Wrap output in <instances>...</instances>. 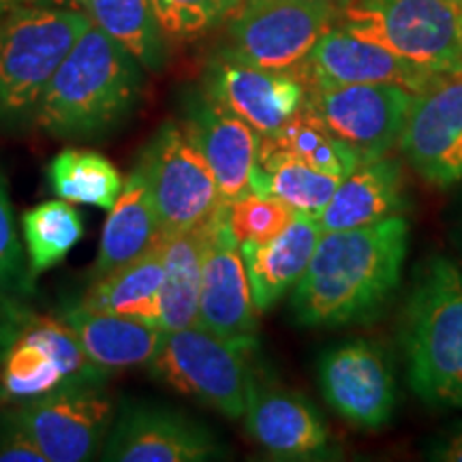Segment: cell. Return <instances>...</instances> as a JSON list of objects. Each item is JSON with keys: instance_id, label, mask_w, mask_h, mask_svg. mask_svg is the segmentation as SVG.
Listing matches in <instances>:
<instances>
[{"instance_id": "9a60e30c", "label": "cell", "mask_w": 462, "mask_h": 462, "mask_svg": "<svg viewBox=\"0 0 462 462\" xmlns=\"http://www.w3.org/2000/svg\"><path fill=\"white\" fill-rule=\"evenodd\" d=\"M227 201L210 217L199 291V326L217 337L257 343V306L242 259L240 245L227 221Z\"/></svg>"}, {"instance_id": "8fae6325", "label": "cell", "mask_w": 462, "mask_h": 462, "mask_svg": "<svg viewBox=\"0 0 462 462\" xmlns=\"http://www.w3.org/2000/svg\"><path fill=\"white\" fill-rule=\"evenodd\" d=\"M319 388L346 424L379 430L394 418L398 388L385 349L354 338L330 346L319 360Z\"/></svg>"}, {"instance_id": "cb8c5ba5", "label": "cell", "mask_w": 462, "mask_h": 462, "mask_svg": "<svg viewBox=\"0 0 462 462\" xmlns=\"http://www.w3.org/2000/svg\"><path fill=\"white\" fill-rule=\"evenodd\" d=\"M163 287H161V319L163 332L198 326L201 273L208 240H210V218L198 227L163 236Z\"/></svg>"}, {"instance_id": "f1b7e54d", "label": "cell", "mask_w": 462, "mask_h": 462, "mask_svg": "<svg viewBox=\"0 0 462 462\" xmlns=\"http://www.w3.org/2000/svg\"><path fill=\"white\" fill-rule=\"evenodd\" d=\"M22 234L26 240L28 274L34 279L56 268L71 253L82 240L84 221L71 201H45L22 215Z\"/></svg>"}, {"instance_id": "4dcf8cb0", "label": "cell", "mask_w": 462, "mask_h": 462, "mask_svg": "<svg viewBox=\"0 0 462 462\" xmlns=\"http://www.w3.org/2000/svg\"><path fill=\"white\" fill-rule=\"evenodd\" d=\"M242 0H150L167 39H195L229 20Z\"/></svg>"}, {"instance_id": "ffe728a7", "label": "cell", "mask_w": 462, "mask_h": 462, "mask_svg": "<svg viewBox=\"0 0 462 462\" xmlns=\"http://www.w3.org/2000/svg\"><path fill=\"white\" fill-rule=\"evenodd\" d=\"M62 319L73 328L90 362L106 374L150 366L165 337L159 326L84 304L69 306Z\"/></svg>"}, {"instance_id": "8992f818", "label": "cell", "mask_w": 462, "mask_h": 462, "mask_svg": "<svg viewBox=\"0 0 462 462\" xmlns=\"http://www.w3.org/2000/svg\"><path fill=\"white\" fill-rule=\"evenodd\" d=\"M257 343L217 337L204 326L165 332L150 374L229 420L246 413Z\"/></svg>"}, {"instance_id": "7c38bea8", "label": "cell", "mask_w": 462, "mask_h": 462, "mask_svg": "<svg viewBox=\"0 0 462 462\" xmlns=\"http://www.w3.org/2000/svg\"><path fill=\"white\" fill-rule=\"evenodd\" d=\"M225 456L215 432L176 409L152 402H125L103 443L112 462H201Z\"/></svg>"}, {"instance_id": "3957f363", "label": "cell", "mask_w": 462, "mask_h": 462, "mask_svg": "<svg viewBox=\"0 0 462 462\" xmlns=\"http://www.w3.org/2000/svg\"><path fill=\"white\" fill-rule=\"evenodd\" d=\"M407 377L430 407L462 409V273L448 257L421 265L404 309Z\"/></svg>"}, {"instance_id": "83f0119b", "label": "cell", "mask_w": 462, "mask_h": 462, "mask_svg": "<svg viewBox=\"0 0 462 462\" xmlns=\"http://www.w3.org/2000/svg\"><path fill=\"white\" fill-rule=\"evenodd\" d=\"M51 189L71 204H90L112 210L123 190V176L109 159L92 150H62L48 167Z\"/></svg>"}, {"instance_id": "8d00e7d4", "label": "cell", "mask_w": 462, "mask_h": 462, "mask_svg": "<svg viewBox=\"0 0 462 462\" xmlns=\"http://www.w3.org/2000/svg\"><path fill=\"white\" fill-rule=\"evenodd\" d=\"M17 5H20V0H0V15H5L7 11L17 7Z\"/></svg>"}, {"instance_id": "f546056e", "label": "cell", "mask_w": 462, "mask_h": 462, "mask_svg": "<svg viewBox=\"0 0 462 462\" xmlns=\"http://www.w3.org/2000/svg\"><path fill=\"white\" fill-rule=\"evenodd\" d=\"M263 137L291 157L304 161L306 165L323 173H330V176L345 178L360 165V159L354 150L345 146L306 106H302V109L291 120H287L279 131Z\"/></svg>"}, {"instance_id": "44dd1931", "label": "cell", "mask_w": 462, "mask_h": 462, "mask_svg": "<svg viewBox=\"0 0 462 462\" xmlns=\"http://www.w3.org/2000/svg\"><path fill=\"white\" fill-rule=\"evenodd\" d=\"M407 208L404 176L398 161L379 157L364 161L334 190L330 204L321 212L323 231L366 227L401 217Z\"/></svg>"}, {"instance_id": "484cf974", "label": "cell", "mask_w": 462, "mask_h": 462, "mask_svg": "<svg viewBox=\"0 0 462 462\" xmlns=\"http://www.w3.org/2000/svg\"><path fill=\"white\" fill-rule=\"evenodd\" d=\"M86 15L97 28L129 50L146 71H161L167 48L150 0H86Z\"/></svg>"}, {"instance_id": "5b68a950", "label": "cell", "mask_w": 462, "mask_h": 462, "mask_svg": "<svg viewBox=\"0 0 462 462\" xmlns=\"http://www.w3.org/2000/svg\"><path fill=\"white\" fill-rule=\"evenodd\" d=\"M338 22L439 78L462 75V9L449 0H345Z\"/></svg>"}, {"instance_id": "30bf717a", "label": "cell", "mask_w": 462, "mask_h": 462, "mask_svg": "<svg viewBox=\"0 0 462 462\" xmlns=\"http://www.w3.org/2000/svg\"><path fill=\"white\" fill-rule=\"evenodd\" d=\"M413 92L396 84L306 88L304 106L360 159L385 157L401 140Z\"/></svg>"}, {"instance_id": "e0dca14e", "label": "cell", "mask_w": 462, "mask_h": 462, "mask_svg": "<svg viewBox=\"0 0 462 462\" xmlns=\"http://www.w3.org/2000/svg\"><path fill=\"white\" fill-rule=\"evenodd\" d=\"M245 418L248 435L273 458H334L330 429L313 404L298 392L257 381L253 374Z\"/></svg>"}, {"instance_id": "f35d334b", "label": "cell", "mask_w": 462, "mask_h": 462, "mask_svg": "<svg viewBox=\"0 0 462 462\" xmlns=\"http://www.w3.org/2000/svg\"><path fill=\"white\" fill-rule=\"evenodd\" d=\"M337 3H345V0H337Z\"/></svg>"}, {"instance_id": "7a4b0ae2", "label": "cell", "mask_w": 462, "mask_h": 462, "mask_svg": "<svg viewBox=\"0 0 462 462\" xmlns=\"http://www.w3.org/2000/svg\"><path fill=\"white\" fill-rule=\"evenodd\" d=\"M142 90L137 58L90 24L50 79L34 125L58 140H101L135 114Z\"/></svg>"}, {"instance_id": "ba28073f", "label": "cell", "mask_w": 462, "mask_h": 462, "mask_svg": "<svg viewBox=\"0 0 462 462\" xmlns=\"http://www.w3.org/2000/svg\"><path fill=\"white\" fill-rule=\"evenodd\" d=\"M337 0H242L229 17V48L251 65L298 71L340 17Z\"/></svg>"}, {"instance_id": "ab89813d", "label": "cell", "mask_w": 462, "mask_h": 462, "mask_svg": "<svg viewBox=\"0 0 462 462\" xmlns=\"http://www.w3.org/2000/svg\"><path fill=\"white\" fill-rule=\"evenodd\" d=\"M460 9H462V7H460Z\"/></svg>"}, {"instance_id": "7402d4cb", "label": "cell", "mask_w": 462, "mask_h": 462, "mask_svg": "<svg viewBox=\"0 0 462 462\" xmlns=\"http://www.w3.org/2000/svg\"><path fill=\"white\" fill-rule=\"evenodd\" d=\"M159 236L152 195H150L142 170L135 165L109 210L101 236L99 255L90 270V281L101 279L140 257L157 242Z\"/></svg>"}, {"instance_id": "e575fe53", "label": "cell", "mask_w": 462, "mask_h": 462, "mask_svg": "<svg viewBox=\"0 0 462 462\" xmlns=\"http://www.w3.org/2000/svg\"><path fill=\"white\" fill-rule=\"evenodd\" d=\"M430 458L443 462H462V426L458 430L449 432L448 439L439 441L430 449Z\"/></svg>"}, {"instance_id": "d4e9b609", "label": "cell", "mask_w": 462, "mask_h": 462, "mask_svg": "<svg viewBox=\"0 0 462 462\" xmlns=\"http://www.w3.org/2000/svg\"><path fill=\"white\" fill-rule=\"evenodd\" d=\"M340 180L343 178L315 170L262 137L251 176V190L281 199L296 215L319 218Z\"/></svg>"}, {"instance_id": "277c9868", "label": "cell", "mask_w": 462, "mask_h": 462, "mask_svg": "<svg viewBox=\"0 0 462 462\" xmlns=\"http://www.w3.org/2000/svg\"><path fill=\"white\" fill-rule=\"evenodd\" d=\"M90 24L79 9L17 5L0 15V131L34 125L50 79Z\"/></svg>"}, {"instance_id": "836d02e7", "label": "cell", "mask_w": 462, "mask_h": 462, "mask_svg": "<svg viewBox=\"0 0 462 462\" xmlns=\"http://www.w3.org/2000/svg\"><path fill=\"white\" fill-rule=\"evenodd\" d=\"M0 462H48L17 411L0 413Z\"/></svg>"}, {"instance_id": "6da1fadb", "label": "cell", "mask_w": 462, "mask_h": 462, "mask_svg": "<svg viewBox=\"0 0 462 462\" xmlns=\"http://www.w3.org/2000/svg\"><path fill=\"white\" fill-rule=\"evenodd\" d=\"M407 246L404 217L323 231L309 268L293 287L296 321L306 328H340L374 319L401 285Z\"/></svg>"}, {"instance_id": "52a82bcc", "label": "cell", "mask_w": 462, "mask_h": 462, "mask_svg": "<svg viewBox=\"0 0 462 462\" xmlns=\"http://www.w3.org/2000/svg\"><path fill=\"white\" fill-rule=\"evenodd\" d=\"M135 165L152 195L159 234L198 227L225 204L215 173L182 123L161 125Z\"/></svg>"}, {"instance_id": "2e32d148", "label": "cell", "mask_w": 462, "mask_h": 462, "mask_svg": "<svg viewBox=\"0 0 462 462\" xmlns=\"http://www.w3.org/2000/svg\"><path fill=\"white\" fill-rule=\"evenodd\" d=\"M298 75L306 88L346 84H396L413 95L432 88L443 78L411 65L381 45L356 37L343 28H330L310 54L306 56Z\"/></svg>"}, {"instance_id": "74e56055", "label": "cell", "mask_w": 462, "mask_h": 462, "mask_svg": "<svg viewBox=\"0 0 462 462\" xmlns=\"http://www.w3.org/2000/svg\"><path fill=\"white\" fill-rule=\"evenodd\" d=\"M449 3H454V5H458V7H462V0H449Z\"/></svg>"}, {"instance_id": "4fadbf2b", "label": "cell", "mask_w": 462, "mask_h": 462, "mask_svg": "<svg viewBox=\"0 0 462 462\" xmlns=\"http://www.w3.org/2000/svg\"><path fill=\"white\" fill-rule=\"evenodd\" d=\"M206 92L263 137L279 131L302 109L306 84L298 71L251 65L223 50L208 67Z\"/></svg>"}, {"instance_id": "d590c367", "label": "cell", "mask_w": 462, "mask_h": 462, "mask_svg": "<svg viewBox=\"0 0 462 462\" xmlns=\"http://www.w3.org/2000/svg\"><path fill=\"white\" fill-rule=\"evenodd\" d=\"M86 0H20V5L31 7H56V9H79L84 11Z\"/></svg>"}, {"instance_id": "603a6c76", "label": "cell", "mask_w": 462, "mask_h": 462, "mask_svg": "<svg viewBox=\"0 0 462 462\" xmlns=\"http://www.w3.org/2000/svg\"><path fill=\"white\" fill-rule=\"evenodd\" d=\"M163 276V240L159 236L140 257L101 279L90 281L79 304L159 326Z\"/></svg>"}, {"instance_id": "5bb4252c", "label": "cell", "mask_w": 462, "mask_h": 462, "mask_svg": "<svg viewBox=\"0 0 462 462\" xmlns=\"http://www.w3.org/2000/svg\"><path fill=\"white\" fill-rule=\"evenodd\" d=\"M398 143L429 184L446 189L462 180V75L413 95Z\"/></svg>"}, {"instance_id": "d6a6232c", "label": "cell", "mask_w": 462, "mask_h": 462, "mask_svg": "<svg viewBox=\"0 0 462 462\" xmlns=\"http://www.w3.org/2000/svg\"><path fill=\"white\" fill-rule=\"evenodd\" d=\"M31 274L28 263L24 262L20 238H17L14 208L9 201L7 180L0 171V287L20 291L31 287Z\"/></svg>"}, {"instance_id": "1f68e13d", "label": "cell", "mask_w": 462, "mask_h": 462, "mask_svg": "<svg viewBox=\"0 0 462 462\" xmlns=\"http://www.w3.org/2000/svg\"><path fill=\"white\" fill-rule=\"evenodd\" d=\"M293 218H296V212L281 199L253 193V190L227 206L229 229L238 245L273 240Z\"/></svg>"}, {"instance_id": "4316f807", "label": "cell", "mask_w": 462, "mask_h": 462, "mask_svg": "<svg viewBox=\"0 0 462 462\" xmlns=\"http://www.w3.org/2000/svg\"><path fill=\"white\" fill-rule=\"evenodd\" d=\"M62 383L67 377L54 357L0 321V401L26 402Z\"/></svg>"}, {"instance_id": "9c48e42d", "label": "cell", "mask_w": 462, "mask_h": 462, "mask_svg": "<svg viewBox=\"0 0 462 462\" xmlns=\"http://www.w3.org/2000/svg\"><path fill=\"white\" fill-rule=\"evenodd\" d=\"M48 462H84L101 454L116 418L103 383L73 381L15 409Z\"/></svg>"}, {"instance_id": "d6986e66", "label": "cell", "mask_w": 462, "mask_h": 462, "mask_svg": "<svg viewBox=\"0 0 462 462\" xmlns=\"http://www.w3.org/2000/svg\"><path fill=\"white\" fill-rule=\"evenodd\" d=\"M321 234L319 218L296 215L273 240L240 245L257 310H268L289 289L298 285L309 268Z\"/></svg>"}, {"instance_id": "ac0fdd59", "label": "cell", "mask_w": 462, "mask_h": 462, "mask_svg": "<svg viewBox=\"0 0 462 462\" xmlns=\"http://www.w3.org/2000/svg\"><path fill=\"white\" fill-rule=\"evenodd\" d=\"M182 125L215 173L223 201L231 204L251 193V176L262 135L240 116L218 106L206 90L189 97Z\"/></svg>"}]
</instances>
